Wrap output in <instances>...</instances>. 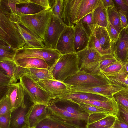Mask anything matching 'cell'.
I'll list each match as a JSON object with an SVG mask.
<instances>
[{
	"label": "cell",
	"mask_w": 128,
	"mask_h": 128,
	"mask_svg": "<svg viewBox=\"0 0 128 128\" xmlns=\"http://www.w3.org/2000/svg\"><path fill=\"white\" fill-rule=\"evenodd\" d=\"M31 105L21 106L13 110L11 113L10 128L28 127L26 119Z\"/></svg>",
	"instance_id": "obj_19"
},
{
	"label": "cell",
	"mask_w": 128,
	"mask_h": 128,
	"mask_svg": "<svg viewBox=\"0 0 128 128\" xmlns=\"http://www.w3.org/2000/svg\"><path fill=\"white\" fill-rule=\"evenodd\" d=\"M18 66L26 68H36L49 69L50 66L46 61L42 59L28 58L18 60L14 61Z\"/></svg>",
	"instance_id": "obj_27"
},
{
	"label": "cell",
	"mask_w": 128,
	"mask_h": 128,
	"mask_svg": "<svg viewBox=\"0 0 128 128\" xmlns=\"http://www.w3.org/2000/svg\"><path fill=\"white\" fill-rule=\"evenodd\" d=\"M70 100L76 103L87 104L101 108L106 110L110 114L116 116L118 111V104L114 98L109 101H102L96 100Z\"/></svg>",
	"instance_id": "obj_23"
},
{
	"label": "cell",
	"mask_w": 128,
	"mask_h": 128,
	"mask_svg": "<svg viewBox=\"0 0 128 128\" xmlns=\"http://www.w3.org/2000/svg\"><path fill=\"white\" fill-rule=\"evenodd\" d=\"M103 75L108 80L110 84L124 88H128V74L123 68L118 72L108 75Z\"/></svg>",
	"instance_id": "obj_29"
},
{
	"label": "cell",
	"mask_w": 128,
	"mask_h": 128,
	"mask_svg": "<svg viewBox=\"0 0 128 128\" xmlns=\"http://www.w3.org/2000/svg\"><path fill=\"white\" fill-rule=\"evenodd\" d=\"M26 128H28V127H27Z\"/></svg>",
	"instance_id": "obj_58"
},
{
	"label": "cell",
	"mask_w": 128,
	"mask_h": 128,
	"mask_svg": "<svg viewBox=\"0 0 128 128\" xmlns=\"http://www.w3.org/2000/svg\"><path fill=\"white\" fill-rule=\"evenodd\" d=\"M126 32L128 34V28L126 30Z\"/></svg>",
	"instance_id": "obj_56"
},
{
	"label": "cell",
	"mask_w": 128,
	"mask_h": 128,
	"mask_svg": "<svg viewBox=\"0 0 128 128\" xmlns=\"http://www.w3.org/2000/svg\"><path fill=\"white\" fill-rule=\"evenodd\" d=\"M48 117L77 128H87L90 114H72L60 110L49 103L48 106Z\"/></svg>",
	"instance_id": "obj_6"
},
{
	"label": "cell",
	"mask_w": 128,
	"mask_h": 128,
	"mask_svg": "<svg viewBox=\"0 0 128 128\" xmlns=\"http://www.w3.org/2000/svg\"><path fill=\"white\" fill-rule=\"evenodd\" d=\"M88 48L94 50L102 56L108 55L102 49L98 40L93 32L90 37Z\"/></svg>",
	"instance_id": "obj_40"
},
{
	"label": "cell",
	"mask_w": 128,
	"mask_h": 128,
	"mask_svg": "<svg viewBox=\"0 0 128 128\" xmlns=\"http://www.w3.org/2000/svg\"><path fill=\"white\" fill-rule=\"evenodd\" d=\"M126 3L128 6V0H125Z\"/></svg>",
	"instance_id": "obj_55"
},
{
	"label": "cell",
	"mask_w": 128,
	"mask_h": 128,
	"mask_svg": "<svg viewBox=\"0 0 128 128\" xmlns=\"http://www.w3.org/2000/svg\"><path fill=\"white\" fill-rule=\"evenodd\" d=\"M112 126L114 128H128V124L117 118Z\"/></svg>",
	"instance_id": "obj_52"
},
{
	"label": "cell",
	"mask_w": 128,
	"mask_h": 128,
	"mask_svg": "<svg viewBox=\"0 0 128 128\" xmlns=\"http://www.w3.org/2000/svg\"></svg>",
	"instance_id": "obj_60"
},
{
	"label": "cell",
	"mask_w": 128,
	"mask_h": 128,
	"mask_svg": "<svg viewBox=\"0 0 128 128\" xmlns=\"http://www.w3.org/2000/svg\"><path fill=\"white\" fill-rule=\"evenodd\" d=\"M24 40L26 46L31 48H41L45 46L42 40L18 23H15Z\"/></svg>",
	"instance_id": "obj_22"
},
{
	"label": "cell",
	"mask_w": 128,
	"mask_h": 128,
	"mask_svg": "<svg viewBox=\"0 0 128 128\" xmlns=\"http://www.w3.org/2000/svg\"><path fill=\"white\" fill-rule=\"evenodd\" d=\"M118 12L120 14L122 27L123 29L126 30L128 28L126 12L122 10H119Z\"/></svg>",
	"instance_id": "obj_51"
},
{
	"label": "cell",
	"mask_w": 128,
	"mask_h": 128,
	"mask_svg": "<svg viewBox=\"0 0 128 128\" xmlns=\"http://www.w3.org/2000/svg\"><path fill=\"white\" fill-rule=\"evenodd\" d=\"M28 0H0V12L12 22L18 23L19 19L16 12L17 4L28 2Z\"/></svg>",
	"instance_id": "obj_18"
},
{
	"label": "cell",
	"mask_w": 128,
	"mask_h": 128,
	"mask_svg": "<svg viewBox=\"0 0 128 128\" xmlns=\"http://www.w3.org/2000/svg\"><path fill=\"white\" fill-rule=\"evenodd\" d=\"M11 113L0 116V128H10Z\"/></svg>",
	"instance_id": "obj_48"
},
{
	"label": "cell",
	"mask_w": 128,
	"mask_h": 128,
	"mask_svg": "<svg viewBox=\"0 0 128 128\" xmlns=\"http://www.w3.org/2000/svg\"><path fill=\"white\" fill-rule=\"evenodd\" d=\"M90 37L80 24H76L74 38V48L75 53L88 47Z\"/></svg>",
	"instance_id": "obj_21"
},
{
	"label": "cell",
	"mask_w": 128,
	"mask_h": 128,
	"mask_svg": "<svg viewBox=\"0 0 128 128\" xmlns=\"http://www.w3.org/2000/svg\"><path fill=\"white\" fill-rule=\"evenodd\" d=\"M101 0H82L78 10L75 24L80 19L92 13L99 5Z\"/></svg>",
	"instance_id": "obj_25"
},
{
	"label": "cell",
	"mask_w": 128,
	"mask_h": 128,
	"mask_svg": "<svg viewBox=\"0 0 128 128\" xmlns=\"http://www.w3.org/2000/svg\"><path fill=\"white\" fill-rule=\"evenodd\" d=\"M48 115V106L40 104H33L28 112L26 123L29 128H34L40 122Z\"/></svg>",
	"instance_id": "obj_14"
},
{
	"label": "cell",
	"mask_w": 128,
	"mask_h": 128,
	"mask_svg": "<svg viewBox=\"0 0 128 128\" xmlns=\"http://www.w3.org/2000/svg\"><path fill=\"white\" fill-rule=\"evenodd\" d=\"M25 91L20 82L11 84L8 86L4 95L9 98L12 111L21 106H25Z\"/></svg>",
	"instance_id": "obj_15"
},
{
	"label": "cell",
	"mask_w": 128,
	"mask_h": 128,
	"mask_svg": "<svg viewBox=\"0 0 128 128\" xmlns=\"http://www.w3.org/2000/svg\"><path fill=\"white\" fill-rule=\"evenodd\" d=\"M108 113L96 112L90 114L89 116L88 125L97 122L108 116Z\"/></svg>",
	"instance_id": "obj_46"
},
{
	"label": "cell",
	"mask_w": 128,
	"mask_h": 128,
	"mask_svg": "<svg viewBox=\"0 0 128 128\" xmlns=\"http://www.w3.org/2000/svg\"><path fill=\"white\" fill-rule=\"evenodd\" d=\"M113 99H110L102 96L92 94L81 92L71 93L68 94L60 96L56 99L81 100H96L102 101H109Z\"/></svg>",
	"instance_id": "obj_26"
},
{
	"label": "cell",
	"mask_w": 128,
	"mask_h": 128,
	"mask_svg": "<svg viewBox=\"0 0 128 128\" xmlns=\"http://www.w3.org/2000/svg\"><path fill=\"white\" fill-rule=\"evenodd\" d=\"M123 63L118 61L101 71L103 74L108 75L118 72L122 69Z\"/></svg>",
	"instance_id": "obj_42"
},
{
	"label": "cell",
	"mask_w": 128,
	"mask_h": 128,
	"mask_svg": "<svg viewBox=\"0 0 128 128\" xmlns=\"http://www.w3.org/2000/svg\"><path fill=\"white\" fill-rule=\"evenodd\" d=\"M17 15H30L38 13L45 9L43 7L28 2L17 4L16 7Z\"/></svg>",
	"instance_id": "obj_31"
},
{
	"label": "cell",
	"mask_w": 128,
	"mask_h": 128,
	"mask_svg": "<svg viewBox=\"0 0 128 128\" xmlns=\"http://www.w3.org/2000/svg\"><path fill=\"white\" fill-rule=\"evenodd\" d=\"M94 24L106 28L108 20L106 9L104 6L101 0L98 6L92 12Z\"/></svg>",
	"instance_id": "obj_28"
},
{
	"label": "cell",
	"mask_w": 128,
	"mask_h": 128,
	"mask_svg": "<svg viewBox=\"0 0 128 128\" xmlns=\"http://www.w3.org/2000/svg\"><path fill=\"white\" fill-rule=\"evenodd\" d=\"M62 54L56 49L45 46L41 48H31L25 46L18 49L14 60L28 58H34L45 60L51 68Z\"/></svg>",
	"instance_id": "obj_4"
},
{
	"label": "cell",
	"mask_w": 128,
	"mask_h": 128,
	"mask_svg": "<svg viewBox=\"0 0 128 128\" xmlns=\"http://www.w3.org/2000/svg\"><path fill=\"white\" fill-rule=\"evenodd\" d=\"M118 61L113 54L102 56L100 64L101 72Z\"/></svg>",
	"instance_id": "obj_41"
},
{
	"label": "cell",
	"mask_w": 128,
	"mask_h": 128,
	"mask_svg": "<svg viewBox=\"0 0 128 128\" xmlns=\"http://www.w3.org/2000/svg\"><path fill=\"white\" fill-rule=\"evenodd\" d=\"M25 74L28 75L36 82L41 80H56L48 69L36 68H28Z\"/></svg>",
	"instance_id": "obj_30"
},
{
	"label": "cell",
	"mask_w": 128,
	"mask_h": 128,
	"mask_svg": "<svg viewBox=\"0 0 128 128\" xmlns=\"http://www.w3.org/2000/svg\"><path fill=\"white\" fill-rule=\"evenodd\" d=\"M114 128V127H113V126H112V127H111V128Z\"/></svg>",
	"instance_id": "obj_57"
},
{
	"label": "cell",
	"mask_w": 128,
	"mask_h": 128,
	"mask_svg": "<svg viewBox=\"0 0 128 128\" xmlns=\"http://www.w3.org/2000/svg\"><path fill=\"white\" fill-rule=\"evenodd\" d=\"M106 28L108 32L112 42L114 44H115L119 39L120 34L108 22V27Z\"/></svg>",
	"instance_id": "obj_45"
},
{
	"label": "cell",
	"mask_w": 128,
	"mask_h": 128,
	"mask_svg": "<svg viewBox=\"0 0 128 128\" xmlns=\"http://www.w3.org/2000/svg\"><path fill=\"white\" fill-rule=\"evenodd\" d=\"M13 84L12 78L8 76L3 71L0 70V96L6 92L8 86Z\"/></svg>",
	"instance_id": "obj_39"
},
{
	"label": "cell",
	"mask_w": 128,
	"mask_h": 128,
	"mask_svg": "<svg viewBox=\"0 0 128 128\" xmlns=\"http://www.w3.org/2000/svg\"><path fill=\"white\" fill-rule=\"evenodd\" d=\"M80 70L92 74L101 73L100 64L102 56L92 48H86L76 53Z\"/></svg>",
	"instance_id": "obj_8"
},
{
	"label": "cell",
	"mask_w": 128,
	"mask_h": 128,
	"mask_svg": "<svg viewBox=\"0 0 128 128\" xmlns=\"http://www.w3.org/2000/svg\"><path fill=\"white\" fill-rule=\"evenodd\" d=\"M112 54L118 61L124 63L128 59V34L123 29L117 42L114 44Z\"/></svg>",
	"instance_id": "obj_16"
},
{
	"label": "cell",
	"mask_w": 128,
	"mask_h": 128,
	"mask_svg": "<svg viewBox=\"0 0 128 128\" xmlns=\"http://www.w3.org/2000/svg\"><path fill=\"white\" fill-rule=\"evenodd\" d=\"M12 108L9 98L4 95L0 101V116L11 113Z\"/></svg>",
	"instance_id": "obj_38"
},
{
	"label": "cell",
	"mask_w": 128,
	"mask_h": 128,
	"mask_svg": "<svg viewBox=\"0 0 128 128\" xmlns=\"http://www.w3.org/2000/svg\"><path fill=\"white\" fill-rule=\"evenodd\" d=\"M49 103L60 110L72 114H88L78 104L69 100L55 99L51 100Z\"/></svg>",
	"instance_id": "obj_24"
},
{
	"label": "cell",
	"mask_w": 128,
	"mask_h": 128,
	"mask_svg": "<svg viewBox=\"0 0 128 128\" xmlns=\"http://www.w3.org/2000/svg\"><path fill=\"white\" fill-rule=\"evenodd\" d=\"M66 26L60 18L53 14L44 36L43 42L45 46L56 49L58 40Z\"/></svg>",
	"instance_id": "obj_9"
},
{
	"label": "cell",
	"mask_w": 128,
	"mask_h": 128,
	"mask_svg": "<svg viewBox=\"0 0 128 128\" xmlns=\"http://www.w3.org/2000/svg\"><path fill=\"white\" fill-rule=\"evenodd\" d=\"M49 70L56 80L64 82L80 70L76 53L62 55Z\"/></svg>",
	"instance_id": "obj_2"
},
{
	"label": "cell",
	"mask_w": 128,
	"mask_h": 128,
	"mask_svg": "<svg viewBox=\"0 0 128 128\" xmlns=\"http://www.w3.org/2000/svg\"><path fill=\"white\" fill-rule=\"evenodd\" d=\"M82 0H63L61 18L67 26H74L78 10Z\"/></svg>",
	"instance_id": "obj_13"
},
{
	"label": "cell",
	"mask_w": 128,
	"mask_h": 128,
	"mask_svg": "<svg viewBox=\"0 0 128 128\" xmlns=\"http://www.w3.org/2000/svg\"><path fill=\"white\" fill-rule=\"evenodd\" d=\"M0 70L10 78L12 83H15L20 78L26 73L28 69L18 66L14 61L0 60Z\"/></svg>",
	"instance_id": "obj_17"
},
{
	"label": "cell",
	"mask_w": 128,
	"mask_h": 128,
	"mask_svg": "<svg viewBox=\"0 0 128 128\" xmlns=\"http://www.w3.org/2000/svg\"><path fill=\"white\" fill-rule=\"evenodd\" d=\"M74 26L65 27L58 41L56 49L62 55L75 53L74 48Z\"/></svg>",
	"instance_id": "obj_12"
},
{
	"label": "cell",
	"mask_w": 128,
	"mask_h": 128,
	"mask_svg": "<svg viewBox=\"0 0 128 128\" xmlns=\"http://www.w3.org/2000/svg\"><path fill=\"white\" fill-rule=\"evenodd\" d=\"M64 82L70 86L84 88H92L110 84L102 73H90L83 70H79L67 78Z\"/></svg>",
	"instance_id": "obj_5"
},
{
	"label": "cell",
	"mask_w": 128,
	"mask_h": 128,
	"mask_svg": "<svg viewBox=\"0 0 128 128\" xmlns=\"http://www.w3.org/2000/svg\"><path fill=\"white\" fill-rule=\"evenodd\" d=\"M103 5L106 9L109 7H115V4L114 0H102Z\"/></svg>",
	"instance_id": "obj_53"
},
{
	"label": "cell",
	"mask_w": 128,
	"mask_h": 128,
	"mask_svg": "<svg viewBox=\"0 0 128 128\" xmlns=\"http://www.w3.org/2000/svg\"><path fill=\"white\" fill-rule=\"evenodd\" d=\"M28 2L40 6L45 10L51 8L49 0H28Z\"/></svg>",
	"instance_id": "obj_50"
},
{
	"label": "cell",
	"mask_w": 128,
	"mask_h": 128,
	"mask_svg": "<svg viewBox=\"0 0 128 128\" xmlns=\"http://www.w3.org/2000/svg\"><path fill=\"white\" fill-rule=\"evenodd\" d=\"M36 82L48 93L52 100L71 93L68 86L64 82L50 80H40Z\"/></svg>",
	"instance_id": "obj_11"
},
{
	"label": "cell",
	"mask_w": 128,
	"mask_h": 128,
	"mask_svg": "<svg viewBox=\"0 0 128 128\" xmlns=\"http://www.w3.org/2000/svg\"><path fill=\"white\" fill-rule=\"evenodd\" d=\"M93 33L98 40L102 50L108 55L112 54L114 44L106 28L96 25Z\"/></svg>",
	"instance_id": "obj_20"
},
{
	"label": "cell",
	"mask_w": 128,
	"mask_h": 128,
	"mask_svg": "<svg viewBox=\"0 0 128 128\" xmlns=\"http://www.w3.org/2000/svg\"><path fill=\"white\" fill-rule=\"evenodd\" d=\"M77 23H79L82 25L90 37L92 35L95 28L92 12L82 18Z\"/></svg>",
	"instance_id": "obj_36"
},
{
	"label": "cell",
	"mask_w": 128,
	"mask_h": 128,
	"mask_svg": "<svg viewBox=\"0 0 128 128\" xmlns=\"http://www.w3.org/2000/svg\"><path fill=\"white\" fill-rule=\"evenodd\" d=\"M67 85L70 89L71 93H87L102 96L110 99L114 98V94L124 89L110 84L92 88L76 87Z\"/></svg>",
	"instance_id": "obj_10"
},
{
	"label": "cell",
	"mask_w": 128,
	"mask_h": 128,
	"mask_svg": "<svg viewBox=\"0 0 128 128\" xmlns=\"http://www.w3.org/2000/svg\"><path fill=\"white\" fill-rule=\"evenodd\" d=\"M108 22L119 34L123 30L118 12L115 7H109L106 9Z\"/></svg>",
	"instance_id": "obj_32"
},
{
	"label": "cell",
	"mask_w": 128,
	"mask_h": 128,
	"mask_svg": "<svg viewBox=\"0 0 128 128\" xmlns=\"http://www.w3.org/2000/svg\"><path fill=\"white\" fill-rule=\"evenodd\" d=\"M17 50L0 40V60L14 61V58Z\"/></svg>",
	"instance_id": "obj_34"
},
{
	"label": "cell",
	"mask_w": 128,
	"mask_h": 128,
	"mask_svg": "<svg viewBox=\"0 0 128 128\" xmlns=\"http://www.w3.org/2000/svg\"><path fill=\"white\" fill-rule=\"evenodd\" d=\"M123 69L128 74V62L127 60L123 63Z\"/></svg>",
	"instance_id": "obj_54"
},
{
	"label": "cell",
	"mask_w": 128,
	"mask_h": 128,
	"mask_svg": "<svg viewBox=\"0 0 128 128\" xmlns=\"http://www.w3.org/2000/svg\"><path fill=\"white\" fill-rule=\"evenodd\" d=\"M34 128H77L48 117L39 123Z\"/></svg>",
	"instance_id": "obj_33"
},
{
	"label": "cell",
	"mask_w": 128,
	"mask_h": 128,
	"mask_svg": "<svg viewBox=\"0 0 128 128\" xmlns=\"http://www.w3.org/2000/svg\"><path fill=\"white\" fill-rule=\"evenodd\" d=\"M19 80L25 92L33 103L48 105L52 99L48 93L30 76L24 74Z\"/></svg>",
	"instance_id": "obj_7"
},
{
	"label": "cell",
	"mask_w": 128,
	"mask_h": 128,
	"mask_svg": "<svg viewBox=\"0 0 128 128\" xmlns=\"http://www.w3.org/2000/svg\"><path fill=\"white\" fill-rule=\"evenodd\" d=\"M118 104V111L117 117L118 119L128 124V110L120 105Z\"/></svg>",
	"instance_id": "obj_47"
},
{
	"label": "cell",
	"mask_w": 128,
	"mask_h": 128,
	"mask_svg": "<svg viewBox=\"0 0 128 128\" xmlns=\"http://www.w3.org/2000/svg\"><path fill=\"white\" fill-rule=\"evenodd\" d=\"M117 116L109 114L106 117L94 123L87 125V128H110L112 126Z\"/></svg>",
	"instance_id": "obj_35"
},
{
	"label": "cell",
	"mask_w": 128,
	"mask_h": 128,
	"mask_svg": "<svg viewBox=\"0 0 128 128\" xmlns=\"http://www.w3.org/2000/svg\"><path fill=\"white\" fill-rule=\"evenodd\" d=\"M115 7L118 11L122 10L126 12L128 22V6L126 4L125 0H114Z\"/></svg>",
	"instance_id": "obj_49"
},
{
	"label": "cell",
	"mask_w": 128,
	"mask_h": 128,
	"mask_svg": "<svg viewBox=\"0 0 128 128\" xmlns=\"http://www.w3.org/2000/svg\"><path fill=\"white\" fill-rule=\"evenodd\" d=\"M128 62V60H127Z\"/></svg>",
	"instance_id": "obj_59"
},
{
	"label": "cell",
	"mask_w": 128,
	"mask_h": 128,
	"mask_svg": "<svg viewBox=\"0 0 128 128\" xmlns=\"http://www.w3.org/2000/svg\"><path fill=\"white\" fill-rule=\"evenodd\" d=\"M117 104L128 110V88L122 90L113 95Z\"/></svg>",
	"instance_id": "obj_37"
},
{
	"label": "cell",
	"mask_w": 128,
	"mask_h": 128,
	"mask_svg": "<svg viewBox=\"0 0 128 128\" xmlns=\"http://www.w3.org/2000/svg\"><path fill=\"white\" fill-rule=\"evenodd\" d=\"M53 14L51 8L44 10L33 14L18 15V23L40 38L43 42L45 33L50 24Z\"/></svg>",
	"instance_id": "obj_1"
},
{
	"label": "cell",
	"mask_w": 128,
	"mask_h": 128,
	"mask_svg": "<svg viewBox=\"0 0 128 128\" xmlns=\"http://www.w3.org/2000/svg\"><path fill=\"white\" fill-rule=\"evenodd\" d=\"M0 40L13 48L17 50L23 47L26 43L16 24L0 12Z\"/></svg>",
	"instance_id": "obj_3"
},
{
	"label": "cell",
	"mask_w": 128,
	"mask_h": 128,
	"mask_svg": "<svg viewBox=\"0 0 128 128\" xmlns=\"http://www.w3.org/2000/svg\"><path fill=\"white\" fill-rule=\"evenodd\" d=\"M50 5L53 14L61 18L63 0H53L50 2Z\"/></svg>",
	"instance_id": "obj_43"
},
{
	"label": "cell",
	"mask_w": 128,
	"mask_h": 128,
	"mask_svg": "<svg viewBox=\"0 0 128 128\" xmlns=\"http://www.w3.org/2000/svg\"><path fill=\"white\" fill-rule=\"evenodd\" d=\"M77 104L86 112L90 114L96 112H103L109 114L104 109L92 105L82 103Z\"/></svg>",
	"instance_id": "obj_44"
}]
</instances>
